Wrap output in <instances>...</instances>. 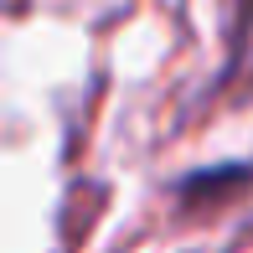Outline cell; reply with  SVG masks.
Returning <instances> with one entry per match:
<instances>
[{
  "label": "cell",
  "mask_w": 253,
  "mask_h": 253,
  "mask_svg": "<svg viewBox=\"0 0 253 253\" xmlns=\"http://www.w3.org/2000/svg\"><path fill=\"white\" fill-rule=\"evenodd\" d=\"M253 181V166H217V170H197V176H186L176 186V197L181 207H217V202H227V197H238Z\"/></svg>",
  "instance_id": "1"
}]
</instances>
